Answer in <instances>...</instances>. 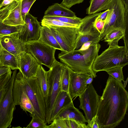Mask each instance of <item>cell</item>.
I'll use <instances>...</instances> for the list:
<instances>
[{
  "label": "cell",
  "instance_id": "24",
  "mask_svg": "<svg viewBox=\"0 0 128 128\" xmlns=\"http://www.w3.org/2000/svg\"><path fill=\"white\" fill-rule=\"evenodd\" d=\"M112 0H90L89 6L86 9L88 15L95 14L106 10Z\"/></svg>",
  "mask_w": 128,
  "mask_h": 128
},
{
  "label": "cell",
  "instance_id": "31",
  "mask_svg": "<svg viewBox=\"0 0 128 128\" xmlns=\"http://www.w3.org/2000/svg\"><path fill=\"white\" fill-rule=\"evenodd\" d=\"M70 69L65 66L61 77L60 82L61 91L68 92Z\"/></svg>",
  "mask_w": 128,
  "mask_h": 128
},
{
  "label": "cell",
  "instance_id": "51",
  "mask_svg": "<svg viewBox=\"0 0 128 128\" xmlns=\"http://www.w3.org/2000/svg\"><path fill=\"white\" fill-rule=\"evenodd\" d=\"M2 8V7H1L0 8V9L1 8Z\"/></svg>",
  "mask_w": 128,
  "mask_h": 128
},
{
  "label": "cell",
  "instance_id": "34",
  "mask_svg": "<svg viewBox=\"0 0 128 128\" xmlns=\"http://www.w3.org/2000/svg\"><path fill=\"white\" fill-rule=\"evenodd\" d=\"M32 119L30 123L25 128H47V126L45 122L42 120L34 114H30Z\"/></svg>",
  "mask_w": 128,
  "mask_h": 128
},
{
  "label": "cell",
  "instance_id": "44",
  "mask_svg": "<svg viewBox=\"0 0 128 128\" xmlns=\"http://www.w3.org/2000/svg\"><path fill=\"white\" fill-rule=\"evenodd\" d=\"M14 0H4L2 4V7H4L8 4Z\"/></svg>",
  "mask_w": 128,
  "mask_h": 128
},
{
  "label": "cell",
  "instance_id": "9",
  "mask_svg": "<svg viewBox=\"0 0 128 128\" xmlns=\"http://www.w3.org/2000/svg\"><path fill=\"white\" fill-rule=\"evenodd\" d=\"M79 97V107L84 113L85 118L88 123L87 128H90L96 114L99 96L91 84L88 86L84 91Z\"/></svg>",
  "mask_w": 128,
  "mask_h": 128
},
{
  "label": "cell",
  "instance_id": "27",
  "mask_svg": "<svg viewBox=\"0 0 128 128\" xmlns=\"http://www.w3.org/2000/svg\"><path fill=\"white\" fill-rule=\"evenodd\" d=\"M12 74L10 68L3 66L0 67V90L6 87L11 78Z\"/></svg>",
  "mask_w": 128,
  "mask_h": 128
},
{
  "label": "cell",
  "instance_id": "14",
  "mask_svg": "<svg viewBox=\"0 0 128 128\" xmlns=\"http://www.w3.org/2000/svg\"><path fill=\"white\" fill-rule=\"evenodd\" d=\"M18 32L3 36L1 43L3 48L14 55L17 58L20 54L26 52V43L19 37Z\"/></svg>",
  "mask_w": 128,
  "mask_h": 128
},
{
  "label": "cell",
  "instance_id": "28",
  "mask_svg": "<svg viewBox=\"0 0 128 128\" xmlns=\"http://www.w3.org/2000/svg\"><path fill=\"white\" fill-rule=\"evenodd\" d=\"M19 105L20 108L25 112L30 114L33 113L34 109L33 105L28 97L24 92L23 91L20 98Z\"/></svg>",
  "mask_w": 128,
  "mask_h": 128
},
{
  "label": "cell",
  "instance_id": "42",
  "mask_svg": "<svg viewBox=\"0 0 128 128\" xmlns=\"http://www.w3.org/2000/svg\"><path fill=\"white\" fill-rule=\"evenodd\" d=\"M7 88H2L0 90V104L4 94L6 92Z\"/></svg>",
  "mask_w": 128,
  "mask_h": 128
},
{
  "label": "cell",
  "instance_id": "32",
  "mask_svg": "<svg viewBox=\"0 0 128 128\" xmlns=\"http://www.w3.org/2000/svg\"><path fill=\"white\" fill-rule=\"evenodd\" d=\"M18 2L14 0L10 4L0 9V23L2 22L12 10L17 6Z\"/></svg>",
  "mask_w": 128,
  "mask_h": 128
},
{
  "label": "cell",
  "instance_id": "6",
  "mask_svg": "<svg viewBox=\"0 0 128 128\" xmlns=\"http://www.w3.org/2000/svg\"><path fill=\"white\" fill-rule=\"evenodd\" d=\"M17 70L12 72L11 78L7 83L6 92L0 104V128H10L16 109L13 98L12 90Z\"/></svg>",
  "mask_w": 128,
  "mask_h": 128
},
{
  "label": "cell",
  "instance_id": "13",
  "mask_svg": "<svg viewBox=\"0 0 128 128\" xmlns=\"http://www.w3.org/2000/svg\"><path fill=\"white\" fill-rule=\"evenodd\" d=\"M90 76L70 70L68 93L72 99L79 96L84 92L88 86L86 81Z\"/></svg>",
  "mask_w": 128,
  "mask_h": 128
},
{
  "label": "cell",
  "instance_id": "19",
  "mask_svg": "<svg viewBox=\"0 0 128 128\" xmlns=\"http://www.w3.org/2000/svg\"><path fill=\"white\" fill-rule=\"evenodd\" d=\"M44 16L75 17V13L61 4L55 3L49 6L45 12Z\"/></svg>",
  "mask_w": 128,
  "mask_h": 128
},
{
  "label": "cell",
  "instance_id": "48",
  "mask_svg": "<svg viewBox=\"0 0 128 128\" xmlns=\"http://www.w3.org/2000/svg\"><path fill=\"white\" fill-rule=\"evenodd\" d=\"M128 80V77L126 80L124 81V80L123 81V82H124V84H123V86L125 88L126 87L127 85Z\"/></svg>",
  "mask_w": 128,
  "mask_h": 128
},
{
  "label": "cell",
  "instance_id": "15",
  "mask_svg": "<svg viewBox=\"0 0 128 128\" xmlns=\"http://www.w3.org/2000/svg\"><path fill=\"white\" fill-rule=\"evenodd\" d=\"M54 118L73 120L82 124L87 122L82 113L74 106L73 102L61 110Z\"/></svg>",
  "mask_w": 128,
  "mask_h": 128
},
{
  "label": "cell",
  "instance_id": "23",
  "mask_svg": "<svg viewBox=\"0 0 128 128\" xmlns=\"http://www.w3.org/2000/svg\"><path fill=\"white\" fill-rule=\"evenodd\" d=\"M100 47V44L97 43L92 44L88 49L85 50H78L83 55L87 64L92 69V64L98 55Z\"/></svg>",
  "mask_w": 128,
  "mask_h": 128
},
{
  "label": "cell",
  "instance_id": "49",
  "mask_svg": "<svg viewBox=\"0 0 128 128\" xmlns=\"http://www.w3.org/2000/svg\"><path fill=\"white\" fill-rule=\"evenodd\" d=\"M4 0H0V8L2 7V5Z\"/></svg>",
  "mask_w": 128,
  "mask_h": 128
},
{
  "label": "cell",
  "instance_id": "11",
  "mask_svg": "<svg viewBox=\"0 0 128 128\" xmlns=\"http://www.w3.org/2000/svg\"><path fill=\"white\" fill-rule=\"evenodd\" d=\"M24 24L18 26V32L19 38L24 42L38 40L39 38L42 26L37 18L29 12L26 14Z\"/></svg>",
  "mask_w": 128,
  "mask_h": 128
},
{
  "label": "cell",
  "instance_id": "16",
  "mask_svg": "<svg viewBox=\"0 0 128 128\" xmlns=\"http://www.w3.org/2000/svg\"><path fill=\"white\" fill-rule=\"evenodd\" d=\"M72 102V99L68 93L61 91L58 95L53 106L51 117V123L61 110Z\"/></svg>",
  "mask_w": 128,
  "mask_h": 128
},
{
  "label": "cell",
  "instance_id": "17",
  "mask_svg": "<svg viewBox=\"0 0 128 128\" xmlns=\"http://www.w3.org/2000/svg\"><path fill=\"white\" fill-rule=\"evenodd\" d=\"M122 38L123 40L124 46L126 50L128 51L127 34L122 30L114 29L112 30L105 36L103 40L108 43L109 47L118 46V42Z\"/></svg>",
  "mask_w": 128,
  "mask_h": 128
},
{
  "label": "cell",
  "instance_id": "41",
  "mask_svg": "<svg viewBox=\"0 0 128 128\" xmlns=\"http://www.w3.org/2000/svg\"><path fill=\"white\" fill-rule=\"evenodd\" d=\"M96 43L92 41H88L84 43L80 48L78 50H84L88 49L92 44Z\"/></svg>",
  "mask_w": 128,
  "mask_h": 128
},
{
  "label": "cell",
  "instance_id": "4",
  "mask_svg": "<svg viewBox=\"0 0 128 128\" xmlns=\"http://www.w3.org/2000/svg\"><path fill=\"white\" fill-rule=\"evenodd\" d=\"M107 16L102 32L100 40H103L105 36L114 29H120L125 32L128 23V13L122 0H112L108 5Z\"/></svg>",
  "mask_w": 128,
  "mask_h": 128
},
{
  "label": "cell",
  "instance_id": "26",
  "mask_svg": "<svg viewBox=\"0 0 128 128\" xmlns=\"http://www.w3.org/2000/svg\"><path fill=\"white\" fill-rule=\"evenodd\" d=\"M100 35L99 33L80 34L74 50H79L84 43L87 42L98 43L100 41Z\"/></svg>",
  "mask_w": 128,
  "mask_h": 128
},
{
  "label": "cell",
  "instance_id": "37",
  "mask_svg": "<svg viewBox=\"0 0 128 128\" xmlns=\"http://www.w3.org/2000/svg\"><path fill=\"white\" fill-rule=\"evenodd\" d=\"M36 0H21V13L22 18L24 21L26 14L29 12L31 7Z\"/></svg>",
  "mask_w": 128,
  "mask_h": 128
},
{
  "label": "cell",
  "instance_id": "38",
  "mask_svg": "<svg viewBox=\"0 0 128 128\" xmlns=\"http://www.w3.org/2000/svg\"><path fill=\"white\" fill-rule=\"evenodd\" d=\"M84 0H62L61 4L70 9L72 6L82 2Z\"/></svg>",
  "mask_w": 128,
  "mask_h": 128
},
{
  "label": "cell",
  "instance_id": "35",
  "mask_svg": "<svg viewBox=\"0 0 128 128\" xmlns=\"http://www.w3.org/2000/svg\"><path fill=\"white\" fill-rule=\"evenodd\" d=\"M47 128H70L69 120L54 118Z\"/></svg>",
  "mask_w": 128,
  "mask_h": 128
},
{
  "label": "cell",
  "instance_id": "20",
  "mask_svg": "<svg viewBox=\"0 0 128 128\" xmlns=\"http://www.w3.org/2000/svg\"><path fill=\"white\" fill-rule=\"evenodd\" d=\"M21 0L18 2L17 6L11 12L3 23L9 26H16L23 25L25 23L21 13Z\"/></svg>",
  "mask_w": 128,
  "mask_h": 128
},
{
  "label": "cell",
  "instance_id": "12",
  "mask_svg": "<svg viewBox=\"0 0 128 128\" xmlns=\"http://www.w3.org/2000/svg\"><path fill=\"white\" fill-rule=\"evenodd\" d=\"M19 70L28 79L36 77L40 64L30 54L25 51L21 53L18 58Z\"/></svg>",
  "mask_w": 128,
  "mask_h": 128
},
{
  "label": "cell",
  "instance_id": "8",
  "mask_svg": "<svg viewBox=\"0 0 128 128\" xmlns=\"http://www.w3.org/2000/svg\"><path fill=\"white\" fill-rule=\"evenodd\" d=\"M26 52L30 54L40 65L49 69L56 60L54 48L38 40L28 41L26 43Z\"/></svg>",
  "mask_w": 128,
  "mask_h": 128
},
{
  "label": "cell",
  "instance_id": "2",
  "mask_svg": "<svg viewBox=\"0 0 128 128\" xmlns=\"http://www.w3.org/2000/svg\"><path fill=\"white\" fill-rule=\"evenodd\" d=\"M23 91L26 94L34 106L32 114L46 122V111L45 101L36 77L28 79L19 70L17 73L14 83L12 94L15 105H19Z\"/></svg>",
  "mask_w": 128,
  "mask_h": 128
},
{
  "label": "cell",
  "instance_id": "10",
  "mask_svg": "<svg viewBox=\"0 0 128 128\" xmlns=\"http://www.w3.org/2000/svg\"><path fill=\"white\" fill-rule=\"evenodd\" d=\"M50 29L53 35L62 48L66 52L74 50L79 36L78 28L46 26Z\"/></svg>",
  "mask_w": 128,
  "mask_h": 128
},
{
  "label": "cell",
  "instance_id": "46",
  "mask_svg": "<svg viewBox=\"0 0 128 128\" xmlns=\"http://www.w3.org/2000/svg\"><path fill=\"white\" fill-rule=\"evenodd\" d=\"M125 5L126 12L128 11V0H122Z\"/></svg>",
  "mask_w": 128,
  "mask_h": 128
},
{
  "label": "cell",
  "instance_id": "5",
  "mask_svg": "<svg viewBox=\"0 0 128 128\" xmlns=\"http://www.w3.org/2000/svg\"><path fill=\"white\" fill-rule=\"evenodd\" d=\"M65 67L62 63L55 60L51 67L46 71L48 81V90L45 100L46 116V122L51 123L52 111L56 99L61 91L60 82L62 75Z\"/></svg>",
  "mask_w": 128,
  "mask_h": 128
},
{
  "label": "cell",
  "instance_id": "43",
  "mask_svg": "<svg viewBox=\"0 0 128 128\" xmlns=\"http://www.w3.org/2000/svg\"><path fill=\"white\" fill-rule=\"evenodd\" d=\"M90 128H99V124L96 120V116L93 121Z\"/></svg>",
  "mask_w": 128,
  "mask_h": 128
},
{
  "label": "cell",
  "instance_id": "21",
  "mask_svg": "<svg viewBox=\"0 0 128 128\" xmlns=\"http://www.w3.org/2000/svg\"><path fill=\"white\" fill-rule=\"evenodd\" d=\"M39 41L50 46L56 50H62L53 35L50 29L48 27L42 26Z\"/></svg>",
  "mask_w": 128,
  "mask_h": 128
},
{
  "label": "cell",
  "instance_id": "40",
  "mask_svg": "<svg viewBox=\"0 0 128 128\" xmlns=\"http://www.w3.org/2000/svg\"><path fill=\"white\" fill-rule=\"evenodd\" d=\"M109 10L108 9L105 11L101 12L100 14L96 18V20H106V18Z\"/></svg>",
  "mask_w": 128,
  "mask_h": 128
},
{
  "label": "cell",
  "instance_id": "7",
  "mask_svg": "<svg viewBox=\"0 0 128 128\" xmlns=\"http://www.w3.org/2000/svg\"><path fill=\"white\" fill-rule=\"evenodd\" d=\"M58 58L63 64L74 72L86 74L93 78L97 76L96 73L87 64L78 50L67 52H62L58 54Z\"/></svg>",
  "mask_w": 128,
  "mask_h": 128
},
{
  "label": "cell",
  "instance_id": "25",
  "mask_svg": "<svg viewBox=\"0 0 128 128\" xmlns=\"http://www.w3.org/2000/svg\"><path fill=\"white\" fill-rule=\"evenodd\" d=\"M36 77L45 100L48 93V81L46 71L41 65L39 67Z\"/></svg>",
  "mask_w": 128,
  "mask_h": 128
},
{
  "label": "cell",
  "instance_id": "3",
  "mask_svg": "<svg viewBox=\"0 0 128 128\" xmlns=\"http://www.w3.org/2000/svg\"><path fill=\"white\" fill-rule=\"evenodd\" d=\"M128 64V51L124 46L109 47L98 55L92 65L96 73L105 71L118 66L124 67Z\"/></svg>",
  "mask_w": 128,
  "mask_h": 128
},
{
  "label": "cell",
  "instance_id": "33",
  "mask_svg": "<svg viewBox=\"0 0 128 128\" xmlns=\"http://www.w3.org/2000/svg\"><path fill=\"white\" fill-rule=\"evenodd\" d=\"M123 67L120 66L115 67L105 71L109 75L118 81L121 82L124 79L122 72Z\"/></svg>",
  "mask_w": 128,
  "mask_h": 128
},
{
  "label": "cell",
  "instance_id": "50",
  "mask_svg": "<svg viewBox=\"0 0 128 128\" xmlns=\"http://www.w3.org/2000/svg\"><path fill=\"white\" fill-rule=\"evenodd\" d=\"M17 2H19L20 1L22 0H15Z\"/></svg>",
  "mask_w": 128,
  "mask_h": 128
},
{
  "label": "cell",
  "instance_id": "22",
  "mask_svg": "<svg viewBox=\"0 0 128 128\" xmlns=\"http://www.w3.org/2000/svg\"><path fill=\"white\" fill-rule=\"evenodd\" d=\"M0 62L2 66L11 70H18V59L14 55L2 48L0 52Z\"/></svg>",
  "mask_w": 128,
  "mask_h": 128
},
{
  "label": "cell",
  "instance_id": "45",
  "mask_svg": "<svg viewBox=\"0 0 128 128\" xmlns=\"http://www.w3.org/2000/svg\"><path fill=\"white\" fill-rule=\"evenodd\" d=\"M93 78L92 77L90 76L86 80V84L87 85L91 84L93 81Z\"/></svg>",
  "mask_w": 128,
  "mask_h": 128
},
{
  "label": "cell",
  "instance_id": "1",
  "mask_svg": "<svg viewBox=\"0 0 128 128\" xmlns=\"http://www.w3.org/2000/svg\"><path fill=\"white\" fill-rule=\"evenodd\" d=\"M128 93L121 82L109 75L100 98L96 115L99 128H114L124 119L128 109Z\"/></svg>",
  "mask_w": 128,
  "mask_h": 128
},
{
  "label": "cell",
  "instance_id": "47",
  "mask_svg": "<svg viewBox=\"0 0 128 128\" xmlns=\"http://www.w3.org/2000/svg\"><path fill=\"white\" fill-rule=\"evenodd\" d=\"M2 36H0V52L1 50L3 48L2 47V45L1 43V39L2 38ZM2 66H2L1 64V63H0V67H1Z\"/></svg>",
  "mask_w": 128,
  "mask_h": 128
},
{
  "label": "cell",
  "instance_id": "30",
  "mask_svg": "<svg viewBox=\"0 0 128 128\" xmlns=\"http://www.w3.org/2000/svg\"><path fill=\"white\" fill-rule=\"evenodd\" d=\"M42 26H68L78 28L79 26L74 24L64 23L55 20L43 18L42 20Z\"/></svg>",
  "mask_w": 128,
  "mask_h": 128
},
{
  "label": "cell",
  "instance_id": "29",
  "mask_svg": "<svg viewBox=\"0 0 128 128\" xmlns=\"http://www.w3.org/2000/svg\"><path fill=\"white\" fill-rule=\"evenodd\" d=\"M43 18L58 20L62 22L79 26L81 24L82 18L75 17H68L44 16Z\"/></svg>",
  "mask_w": 128,
  "mask_h": 128
},
{
  "label": "cell",
  "instance_id": "39",
  "mask_svg": "<svg viewBox=\"0 0 128 128\" xmlns=\"http://www.w3.org/2000/svg\"><path fill=\"white\" fill-rule=\"evenodd\" d=\"M105 21L106 20H96L94 22V26L98 32L100 33V34L102 32L105 23Z\"/></svg>",
  "mask_w": 128,
  "mask_h": 128
},
{
  "label": "cell",
  "instance_id": "18",
  "mask_svg": "<svg viewBox=\"0 0 128 128\" xmlns=\"http://www.w3.org/2000/svg\"><path fill=\"white\" fill-rule=\"evenodd\" d=\"M101 12L88 15L82 18V22L78 28L80 34L99 33L94 27V24L96 18Z\"/></svg>",
  "mask_w": 128,
  "mask_h": 128
},
{
  "label": "cell",
  "instance_id": "36",
  "mask_svg": "<svg viewBox=\"0 0 128 128\" xmlns=\"http://www.w3.org/2000/svg\"><path fill=\"white\" fill-rule=\"evenodd\" d=\"M18 26H13L7 25L3 22L0 23V36H2L18 32Z\"/></svg>",
  "mask_w": 128,
  "mask_h": 128
}]
</instances>
